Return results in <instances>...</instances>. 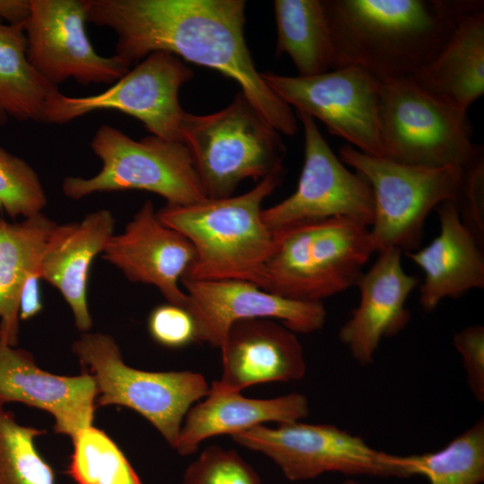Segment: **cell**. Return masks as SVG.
Segmentation results:
<instances>
[{"label":"cell","instance_id":"cell-6","mask_svg":"<svg viewBox=\"0 0 484 484\" xmlns=\"http://www.w3.org/2000/svg\"><path fill=\"white\" fill-rule=\"evenodd\" d=\"M339 159L369 184L374 218L369 227L376 252L419 248L426 219L445 202L456 203L463 168L419 167L396 163L365 154L349 144L340 148Z\"/></svg>","mask_w":484,"mask_h":484},{"label":"cell","instance_id":"cell-8","mask_svg":"<svg viewBox=\"0 0 484 484\" xmlns=\"http://www.w3.org/2000/svg\"><path fill=\"white\" fill-rule=\"evenodd\" d=\"M91 148L100 160L101 169L90 178L65 177L62 189L71 199L126 190L157 194L170 205H188L207 198L190 153L181 142L152 134L134 140L112 125H102L92 137Z\"/></svg>","mask_w":484,"mask_h":484},{"label":"cell","instance_id":"cell-24","mask_svg":"<svg viewBox=\"0 0 484 484\" xmlns=\"http://www.w3.org/2000/svg\"><path fill=\"white\" fill-rule=\"evenodd\" d=\"M56 222L42 212L21 222L0 217V340L11 347L19 341V299L22 286L39 273L40 255Z\"/></svg>","mask_w":484,"mask_h":484},{"label":"cell","instance_id":"cell-31","mask_svg":"<svg viewBox=\"0 0 484 484\" xmlns=\"http://www.w3.org/2000/svg\"><path fill=\"white\" fill-rule=\"evenodd\" d=\"M182 484H261V480L234 450L212 445L186 468Z\"/></svg>","mask_w":484,"mask_h":484},{"label":"cell","instance_id":"cell-1","mask_svg":"<svg viewBox=\"0 0 484 484\" xmlns=\"http://www.w3.org/2000/svg\"><path fill=\"white\" fill-rule=\"evenodd\" d=\"M87 22L117 35L116 56L134 65L153 52L218 71L279 132L294 135L292 108L256 71L247 48L244 0H85Z\"/></svg>","mask_w":484,"mask_h":484},{"label":"cell","instance_id":"cell-26","mask_svg":"<svg viewBox=\"0 0 484 484\" xmlns=\"http://www.w3.org/2000/svg\"><path fill=\"white\" fill-rule=\"evenodd\" d=\"M57 91L28 59L24 23L0 20V126L9 118L44 122L47 100Z\"/></svg>","mask_w":484,"mask_h":484},{"label":"cell","instance_id":"cell-17","mask_svg":"<svg viewBox=\"0 0 484 484\" xmlns=\"http://www.w3.org/2000/svg\"><path fill=\"white\" fill-rule=\"evenodd\" d=\"M97 396L90 374H51L36 364L30 352L0 340V407L16 402L48 411L55 432L72 438L91 426Z\"/></svg>","mask_w":484,"mask_h":484},{"label":"cell","instance_id":"cell-13","mask_svg":"<svg viewBox=\"0 0 484 484\" xmlns=\"http://www.w3.org/2000/svg\"><path fill=\"white\" fill-rule=\"evenodd\" d=\"M298 116L305 136V159L298 186L283 201L263 209L264 222L275 230L299 222L348 218L370 227L374 198L369 184L344 166L313 117L304 113Z\"/></svg>","mask_w":484,"mask_h":484},{"label":"cell","instance_id":"cell-32","mask_svg":"<svg viewBox=\"0 0 484 484\" xmlns=\"http://www.w3.org/2000/svg\"><path fill=\"white\" fill-rule=\"evenodd\" d=\"M462 223L484 247V160L480 151L463 168V179L455 203Z\"/></svg>","mask_w":484,"mask_h":484},{"label":"cell","instance_id":"cell-23","mask_svg":"<svg viewBox=\"0 0 484 484\" xmlns=\"http://www.w3.org/2000/svg\"><path fill=\"white\" fill-rule=\"evenodd\" d=\"M411 77L427 91L467 114L484 93L483 6L462 15L436 55Z\"/></svg>","mask_w":484,"mask_h":484},{"label":"cell","instance_id":"cell-30","mask_svg":"<svg viewBox=\"0 0 484 484\" xmlns=\"http://www.w3.org/2000/svg\"><path fill=\"white\" fill-rule=\"evenodd\" d=\"M48 203L36 171L0 146V206L13 219L39 214Z\"/></svg>","mask_w":484,"mask_h":484},{"label":"cell","instance_id":"cell-29","mask_svg":"<svg viewBox=\"0 0 484 484\" xmlns=\"http://www.w3.org/2000/svg\"><path fill=\"white\" fill-rule=\"evenodd\" d=\"M44 433L19 424L13 413L0 407V484H56L52 468L35 445Z\"/></svg>","mask_w":484,"mask_h":484},{"label":"cell","instance_id":"cell-15","mask_svg":"<svg viewBox=\"0 0 484 484\" xmlns=\"http://www.w3.org/2000/svg\"><path fill=\"white\" fill-rule=\"evenodd\" d=\"M188 297L186 310L196 329V341L221 348L231 324L251 318L275 319L294 333H310L323 328V302L298 301L270 293L241 280L180 281Z\"/></svg>","mask_w":484,"mask_h":484},{"label":"cell","instance_id":"cell-33","mask_svg":"<svg viewBox=\"0 0 484 484\" xmlns=\"http://www.w3.org/2000/svg\"><path fill=\"white\" fill-rule=\"evenodd\" d=\"M148 330L154 341L169 348L196 341L195 324L190 313L170 303L158 306L151 312Z\"/></svg>","mask_w":484,"mask_h":484},{"label":"cell","instance_id":"cell-35","mask_svg":"<svg viewBox=\"0 0 484 484\" xmlns=\"http://www.w3.org/2000/svg\"><path fill=\"white\" fill-rule=\"evenodd\" d=\"M39 273L30 274L25 281L19 299L20 320H27L42 309Z\"/></svg>","mask_w":484,"mask_h":484},{"label":"cell","instance_id":"cell-5","mask_svg":"<svg viewBox=\"0 0 484 484\" xmlns=\"http://www.w3.org/2000/svg\"><path fill=\"white\" fill-rule=\"evenodd\" d=\"M180 136L207 198L232 196L246 178L261 180L285 170L280 133L241 91L217 112H186Z\"/></svg>","mask_w":484,"mask_h":484},{"label":"cell","instance_id":"cell-18","mask_svg":"<svg viewBox=\"0 0 484 484\" xmlns=\"http://www.w3.org/2000/svg\"><path fill=\"white\" fill-rule=\"evenodd\" d=\"M419 279L408 274L402 264V251L379 253L371 268L362 272L356 285L359 306L341 327L339 339L360 365H370L381 340L401 332L410 321L406 301Z\"/></svg>","mask_w":484,"mask_h":484},{"label":"cell","instance_id":"cell-19","mask_svg":"<svg viewBox=\"0 0 484 484\" xmlns=\"http://www.w3.org/2000/svg\"><path fill=\"white\" fill-rule=\"evenodd\" d=\"M220 351L222 375L211 386L220 391L240 393L255 384L300 380L307 372L295 333L272 319L233 323Z\"/></svg>","mask_w":484,"mask_h":484},{"label":"cell","instance_id":"cell-7","mask_svg":"<svg viewBox=\"0 0 484 484\" xmlns=\"http://www.w3.org/2000/svg\"><path fill=\"white\" fill-rule=\"evenodd\" d=\"M380 157L396 163L464 168L480 148L463 114L411 77L380 81Z\"/></svg>","mask_w":484,"mask_h":484},{"label":"cell","instance_id":"cell-27","mask_svg":"<svg viewBox=\"0 0 484 484\" xmlns=\"http://www.w3.org/2000/svg\"><path fill=\"white\" fill-rule=\"evenodd\" d=\"M399 478L426 477L430 484H480L484 480V421L434 453L391 456Z\"/></svg>","mask_w":484,"mask_h":484},{"label":"cell","instance_id":"cell-9","mask_svg":"<svg viewBox=\"0 0 484 484\" xmlns=\"http://www.w3.org/2000/svg\"><path fill=\"white\" fill-rule=\"evenodd\" d=\"M72 350L96 383V407L121 405L135 411L173 448L187 411L210 389L200 373L151 372L127 366L115 340L108 334L82 333Z\"/></svg>","mask_w":484,"mask_h":484},{"label":"cell","instance_id":"cell-37","mask_svg":"<svg viewBox=\"0 0 484 484\" xmlns=\"http://www.w3.org/2000/svg\"><path fill=\"white\" fill-rule=\"evenodd\" d=\"M341 484H365V483L357 481V480H355L349 479V480L343 481V482L341 483Z\"/></svg>","mask_w":484,"mask_h":484},{"label":"cell","instance_id":"cell-36","mask_svg":"<svg viewBox=\"0 0 484 484\" xmlns=\"http://www.w3.org/2000/svg\"><path fill=\"white\" fill-rule=\"evenodd\" d=\"M29 13V0H0V20L5 21L6 23H24Z\"/></svg>","mask_w":484,"mask_h":484},{"label":"cell","instance_id":"cell-20","mask_svg":"<svg viewBox=\"0 0 484 484\" xmlns=\"http://www.w3.org/2000/svg\"><path fill=\"white\" fill-rule=\"evenodd\" d=\"M114 225L108 210L88 213L80 222L56 223L40 255V280L59 290L72 309L77 329L82 333L92 325L86 296L91 265L114 235Z\"/></svg>","mask_w":484,"mask_h":484},{"label":"cell","instance_id":"cell-14","mask_svg":"<svg viewBox=\"0 0 484 484\" xmlns=\"http://www.w3.org/2000/svg\"><path fill=\"white\" fill-rule=\"evenodd\" d=\"M24 22L31 65L57 87L68 79L82 85L113 84L132 66L117 56H100L87 35L85 0H29Z\"/></svg>","mask_w":484,"mask_h":484},{"label":"cell","instance_id":"cell-10","mask_svg":"<svg viewBox=\"0 0 484 484\" xmlns=\"http://www.w3.org/2000/svg\"><path fill=\"white\" fill-rule=\"evenodd\" d=\"M193 74L179 57L153 52L99 94L70 97L54 92L47 100L44 122L62 125L89 113L111 109L138 119L152 135L181 142L186 111L179 102V90Z\"/></svg>","mask_w":484,"mask_h":484},{"label":"cell","instance_id":"cell-2","mask_svg":"<svg viewBox=\"0 0 484 484\" xmlns=\"http://www.w3.org/2000/svg\"><path fill=\"white\" fill-rule=\"evenodd\" d=\"M334 68L359 66L379 81L411 77L440 50L457 21L483 1L323 0Z\"/></svg>","mask_w":484,"mask_h":484},{"label":"cell","instance_id":"cell-11","mask_svg":"<svg viewBox=\"0 0 484 484\" xmlns=\"http://www.w3.org/2000/svg\"><path fill=\"white\" fill-rule=\"evenodd\" d=\"M284 103L324 124L358 151L380 157V81L364 69L347 65L313 76L261 73Z\"/></svg>","mask_w":484,"mask_h":484},{"label":"cell","instance_id":"cell-4","mask_svg":"<svg viewBox=\"0 0 484 484\" xmlns=\"http://www.w3.org/2000/svg\"><path fill=\"white\" fill-rule=\"evenodd\" d=\"M284 172L269 175L237 196L167 204L157 212L161 223L182 234L194 249L183 278L253 281L272 245L262 203L282 183Z\"/></svg>","mask_w":484,"mask_h":484},{"label":"cell","instance_id":"cell-22","mask_svg":"<svg viewBox=\"0 0 484 484\" xmlns=\"http://www.w3.org/2000/svg\"><path fill=\"white\" fill-rule=\"evenodd\" d=\"M205 400L187 411L174 449L181 455L196 452L199 444L221 434L230 436L264 422L292 423L309 414L307 397L290 393L272 399H252L239 392L210 387Z\"/></svg>","mask_w":484,"mask_h":484},{"label":"cell","instance_id":"cell-12","mask_svg":"<svg viewBox=\"0 0 484 484\" xmlns=\"http://www.w3.org/2000/svg\"><path fill=\"white\" fill-rule=\"evenodd\" d=\"M231 436L238 445L268 456L293 481L325 472L398 477L392 454L333 425L299 421L275 428L257 425Z\"/></svg>","mask_w":484,"mask_h":484},{"label":"cell","instance_id":"cell-25","mask_svg":"<svg viewBox=\"0 0 484 484\" xmlns=\"http://www.w3.org/2000/svg\"><path fill=\"white\" fill-rule=\"evenodd\" d=\"M276 54H287L298 76L334 68V44L323 0H275Z\"/></svg>","mask_w":484,"mask_h":484},{"label":"cell","instance_id":"cell-21","mask_svg":"<svg viewBox=\"0 0 484 484\" xmlns=\"http://www.w3.org/2000/svg\"><path fill=\"white\" fill-rule=\"evenodd\" d=\"M440 232L422 248L405 253L424 272L419 285V303L427 312L446 298H458L484 287L483 246L462 223L453 202L436 208Z\"/></svg>","mask_w":484,"mask_h":484},{"label":"cell","instance_id":"cell-28","mask_svg":"<svg viewBox=\"0 0 484 484\" xmlns=\"http://www.w3.org/2000/svg\"><path fill=\"white\" fill-rule=\"evenodd\" d=\"M67 473L77 484H142L115 442L92 425L73 437Z\"/></svg>","mask_w":484,"mask_h":484},{"label":"cell","instance_id":"cell-16","mask_svg":"<svg viewBox=\"0 0 484 484\" xmlns=\"http://www.w3.org/2000/svg\"><path fill=\"white\" fill-rule=\"evenodd\" d=\"M103 258L133 282L153 285L169 303L186 309L179 281L194 259V249L179 232L160 222L147 200L124 231L108 241Z\"/></svg>","mask_w":484,"mask_h":484},{"label":"cell","instance_id":"cell-34","mask_svg":"<svg viewBox=\"0 0 484 484\" xmlns=\"http://www.w3.org/2000/svg\"><path fill=\"white\" fill-rule=\"evenodd\" d=\"M465 369L468 386L473 396L484 402V327L480 324L463 328L453 337Z\"/></svg>","mask_w":484,"mask_h":484},{"label":"cell","instance_id":"cell-3","mask_svg":"<svg viewBox=\"0 0 484 484\" xmlns=\"http://www.w3.org/2000/svg\"><path fill=\"white\" fill-rule=\"evenodd\" d=\"M272 233L271 251L252 282L293 300L323 302L355 286L376 252L369 227L348 218L299 222Z\"/></svg>","mask_w":484,"mask_h":484}]
</instances>
